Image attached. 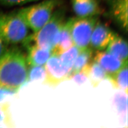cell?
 <instances>
[{"label": "cell", "mask_w": 128, "mask_h": 128, "mask_svg": "<svg viewBox=\"0 0 128 128\" xmlns=\"http://www.w3.org/2000/svg\"><path fill=\"white\" fill-rule=\"evenodd\" d=\"M38 2L16 11L33 32L44 26L62 4L60 0H41Z\"/></svg>", "instance_id": "277c9868"}, {"label": "cell", "mask_w": 128, "mask_h": 128, "mask_svg": "<svg viewBox=\"0 0 128 128\" xmlns=\"http://www.w3.org/2000/svg\"><path fill=\"white\" fill-rule=\"evenodd\" d=\"M46 75L45 68L42 66H30L28 69L27 82L41 80Z\"/></svg>", "instance_id": "d6986e66"}, {"label": "cell", "mask_w": 128, "mask_h": 128, "mask_svg": "<svg viewBox=\"0 0 128 128\" xmlns=\"http://www.w3.org/2000/svg\"><path fill=\"white\" fill-rule=\"evenodd\" d=\"M108 16L117 25L127 32L128 0H109Z\"/></svg>", "instance_id": "52a82bcc"}, {"label": "cell", "mask_w": 128, "mask_h": 128, "mask_svg": "<svg viewBox=\"0 0 128 128\" xmlns=\"http://www.w3.org/2000/svg\"><path fill=\"white\" fill-rule=\"evenodd\" d=\"M88 79L87 74L83 70L70 74L69 80H72L78 85H81Z\"/></svg>", "instance_id": "ffe728a7"}, {"label": "cell", "mask_w": 128, "mask_h": 128, "mask_svg": "<svg viewBox=\"0 0 128 128\" xmlns=\"http://www.w3.org/2000/svg\"><path fill=\"white\" fill-rule=\"evenodd\" d=\"M107 79L114 88L122 90L128 94V64L116 73L108 76Z\"/></svg>", "instance_id": "9a60e30c"}, {"label": "cell", "mask_w": 128, "mask_h": 128, "mask_svg": "<svg viewBox=\"0 0 128 128\" xmlns=\"http://www.w3.org/2000/svg\"><path fill=\"white\" fill-rule=\"evenodd\" d=\"M99 16L72 18L70 32L74 44L80 50L89 47L94 28L98 21Z\"/></svg>", "instance_id": "5b68a950"}, {"label": "cell", "mask_w": 128, "mask_h": 128, "mask_svg": "<svg viewBox=\"0 0 128 128\" xmlns=\"http://www.w3.org/2000/svg\"><path fill=\"white\" fill-rule=\"evenodd\" d=\"M8 48L7 45L5 44L2 40L0 38V60L6 54Z\"/></svg>", "instance_id": "cb8c5ba5"}, {"label": "cell", "mask_w": 128, "mask_h": 128, "mask_svg": "<svg viewBox=\"0 0 128 128\" xmlns=\"http://www.w3.org/2000/svg\"><path fill=\"white\" fill-rule=\"evenodd\" d=\"M26 57L18 48H8L0 60V87L18 91L27 82Z\"/></svg>", "instance_id": "6da1fadb"}, {"label": "cell", "mask_w": 128, "mask_h": 128, "mask_svg": "<svg viewBox=\"0 0 128 128\" xmlns=\"http://www.w3.org/2000/svg\"><path fill=\"white\" fill-rule=\"evenodd\" d=\"M79 52L80 50L77 46H73L68 50L60 55V59L64 66L71 70Z\"/></svg>", "instance_id": "ac0fdd59"}, {"label": "cell", "mask_w": 128, "mask_h": 128, "mask_svg": "<svg viewBox=\"0 0 128 128\" xmlns=\"http://www.w3.org/2000/svg\"><path fill=\"white\" fill-rule=\"evenodd\" d=\"M127 94L124 92H119L115 94L112 99L113 105L120 116L122 124H125L127 120Z\"/></svg>", "instance_id": "2e32d148"}, {"label": "cell", "mask_w": 128, "mask_h": 128, "mask_svg": "<svg viewBox=\"0 0 128 128\" xmlns=\"http://www.w3.org/2000/svg\"><path fill=\"white\" fill-rule=\"evenodd\" d=\"M66 9L60 6L47 23L38 31L32 33L23 44L26 47L37 45L52 52L57 43L60 30L66 21Z\"/></svg>", "instance_id": "7a4b0ae2"}, {"label": "cell", "mask_w": 128, "mask_h": 128, "mask_svg": "<svg viewBox=\"0 0 128 128\" xmlns=\"http://www.w3.org/2000/svg\"><path fill=\"white\" fill-rule=\"evenodd\" d=\"M72 18L66 20L60 30L57 43L52 53L60 56L73 46L74 42L70 32V25Z\"/></svg>", "instance_id": "8fae6325"}, {"label": "cell", "mask_w": 128, "mask_h": 128, "mask_svg": "<svg viewBox=\"0 0 128 128\" xmlns=\"http://www.w3.org/2000/svg\"><path fill=\"white\" fill-rule=\"evenodd\" d=\"M93 60L99 64L108 76L118 72L125 64H128V61H124L102 50H97L94 54Z\"/></svg>", "instance_id": "9c48e42d"}, {"label": "cell", "mask_w": 128, "mask_h": 128, "mask_svg": "<svg viewBox=\"0 0 128 128\" xmlns=\"http://www.w3.org/2000/svg\"><path fill=\"white\" fill-rule=\"evenodd\" d=\"M41 0H0V5L14 6L26 4L28 3L38 2Z\"/></svg>", "instance_id": "44dd1931"}, {"label": "cell", "mask_w": 128, "mask_h": 128, "mask_svg": "<svg viewBox=\"0 0 128 128\" xmlns=\"http://www.w3.org/2000/svg\"><path fill=\"white\" fill-rule=\"evenodd\" d=\"M7 107L0 104V124H4L7 122Z\"/></svg>", "instance_id": "603a6c76"}, {"label": "cell", "mask_w": 128, "mask_h": 128, "mask_svg": "<svg viewBox=\"0 0 128 128\" xmlns=\"http://www.w3.org/2000/svg\"><path fill=\"white\" fill-rule=\"evenodd\" d=\"M116 34L104 23L97 22L92 34L90 48L96 50H103Z\"/></svg>", "instance_id": "ba28073f"}, {"label": "cell", "mask_w": 128, "mask_h": 128, "mask_svg": "<svg viewBox=\"0 0 128 128\" xmlns=\"http://www.w3.org/2000/svg\"><path fill=\"white\" fill-rule=\"evenodd\" d=\"M27 63L29 66H43L46 63L53 54L52 51L32 45L27 47Z\"/></svg>", "instance_id": "7c38bea8"}, {"label": "cell", "mask_w": 128, "mask_h": 128, "mask_svg": "<svg viewBox=\"0 0 128 128\" xmlns=\"http://www.w3.org/2000/svg\"><path fill=\"white\" fill-rule=\"evenodd\" d=\"M58 55L52 54L45 66L46 75L44 84L51 87H56L61 82L68 80L71 70L62 63Z\"/></svg>", "instance_id": "8992f818"}, {"label": "cell", "mask_w": 128, "mask_h": 128, "mask_svg": "<svg viewBox=\"0 0 128 128\" xmlns=\"http://www.w3.org/2000/svg\"><path fill=\"white\" fill-rule=\"evenodd\" d=\"M107 52L124 61H128V43L117 34L107 46Z\"/></svg>", "instance_id": "4fadbf2b"}, {"label": "cell", "mask_w": 128, "mask_h": 128, "mask_svg": "<svg viewBox=\"0 0 128 128\" xmlns=\"http://www.w3.org/2000/svg\"><path fill=\"white\" fill-rule=\"evenodd\" d=\"M30 30L16 11L0 12V38L7 45L23 43L31 34Z\"/></svg>", "instance_id": "3957f363"}, {"label": "cell", "mask_w": 128, "mask_h": 128, "mask_svg": "<svg viewBox=\"0 0 128 128\" xmlns=\"http://www.w3.org/2000/svg\"><path fill=\"white\" fill-rule=\"evenodd\" d=\"M82 70L86 74L94 87L98 86L100 82L108 79V75L106 71L94 60Z\"/></svg>", "instance_id": "5bb4252c"}, {"label": "cell", "mask_w": 128, "mask_h": 128, "mask_svg": "<svg viewBox=\"0 0 128 128\" xmlns=\"http://www.w3.org/2000/svg\"><path fill=\"white\" fill-rule=\"evenodd\" d=\"M74 12L78 18L99 16L101 9L97 0H72Z\"/></svg>", "instance_id": "30bf717a"}, {"label": "cell", "mask_w": 128, "mask_h": 128, "mask_svg": "<svg viewBox=\"0 0 128 128\" xmlns=\"http://www.w3.org/2000/svg\"><path fill=\"white\" fill-rule=\"evenodd\" d=\"M94 54L93 50L90 47L80 50L70 74L81 71L85 68L93 60Z\"/></svg>", "instance_id": "e0dca14e"}, {"label": "cell", "mask_w": 128, "mask_h": 128, "mask_svg": "<svg viewBox=\"0 0 128 128\" xmlns=\"http://www.w3.org/2000/svg\"><path fill=\"white\" fill-rule=\"evenodd\" d=\"M16 92L9 89L0 87V104H2L3 102L7 100V99L10 98Z\"/></svg>", "instance_id": "7402d4cb"}]
</instances>
